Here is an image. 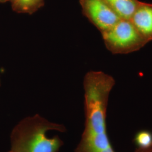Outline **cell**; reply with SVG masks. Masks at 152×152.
<instances>
[{
    "mask_svg": "<svg viewBox=\"0 0 152 152\" xmlns=\"http://www.w3.org/2000/svg\"><path fill=\"white\" fill-rule=\"evenodd\" d=\"M79 2L83 15L101 33L113 27L121 19L103 0H79Z\"/></svg>",
    "mask_w": 152,
    "mask_h": 152,
    "instance_id": "277c9868",
    "label": "cell"
},
{
    "mask_svg": "<svg viewBox=\"0 0 152 152\" xmlns=\"http://www.w3.org/2000/svg\"><path fill=\"white\" fill-rule=\"evenodd\" d=\"M114 78L102 71H90L83 78L85 124L76 152H115L109 140L107 111Z\"/></svg>",
    "mask_w": 152,
    "mask_h": 152,
    "instance_id": "6da1fadb",
    "label": "cell"
},
{
    "mask_svg": "<svg viewBox=\"0 0 152 152\" xmlns=\"http://www.w3.org/2000/svg\"><path fill=\"white\" fill-rule=\"evenodd\" d=\"M131 21L148 42L152 41V4L140 1Z\"/></svg>",
    "mask_w": 152,
    "mask_h": 152,
    "instance_id": "5b68a950",
    "label": "cell"
},
{
    "mask_svg": "<svg viewBox=\"0 0 152 152\" xmlns=\"http://www.w3.org/2000/svg\"><path fill=\"white\" fill-rule=\"evenodd\" d=\"M135 152H152V145L151 146L145 149L137 148Z\"/></svg>",
    "mask_w": 152,
    "mask_h": 152,
    "instance_id": "9c48e42d",
    "label": "cell"
},
{
    "mask_svg": "<svg viewBox=\"0 0 152 152\" xmlns=\"http://www.w3.org/2000/svg\"><path fill=\"white\" fill-rule=\"evenodd\" d=\"M45 4V0H15L11 3L12 10L19 14L32 15Z\"/></svg>",
    "mask_w": 152,
    "mask_h": 152,
    "instance_id": "52a82bcc",
    "label": "cell"
},
{
    "mask_svg": "<svg viewBox=\"0 0 152 152\" xmlns=\"http://www.w3.org/2000/svg\"><path fill=\"white\" fill-rule=\"evenodd\" d=\"M14 1H15V0H0V3H1V4H4V3H6V2H11V3H12Z\"/></svg>",
    "mask_w": 152,
    "mask_h": 152,
    "instance_id": "30bf717a",
    "label": "cell"
},
{
    "mask_svg": "<svg viewBox=\"0 0 152 152\" xmlns=\"http://www.w3.org/2000/svg\"><path fill=\"white\" fill-rule=\"evenodd\" d=\"M12 152V151H10V152Z\"/></svg>",
    "mask_w": 152,
    "mask_h": 152,
    "instance_id": "8fae6325",
    "label": "cell"
},
{
    "mask_svg": "<svg viewBox=\"0 0 152 152\" xmlns=\"http://www.w3.org/2000/svg\"><path fill=\"white\" fill-rule=\"evenodd\" d=\"M65 132L63 125L51 122L39 114L22 120L12 131L11 151L14 152H58L63 142L58 136L49 138L48 131Z\"/></svg>",
    "mask_w": 152,
    "mask_h": 152,
    "instance_id": "7a4b0ae2",
    "label": "cell"
},
{
    "mask_svg": "<svg viewBox=\"0 0 152 152\" xmlns=\"http://www.w3.org/2000/svg\"><path fill=\"white\" fill-rule=\"evenodd\" d=\"M101 34L106 48L113 54H130L149 43L130 19H121L113 27Z\"/></svg>",
    "mask_w": 152,
    "mask_h": 152,
    "instance_id": "3957f363",
    "label": "cell"
},
{
    "mask_svg": "<svg viewBox=\"0 0 152 152\" xmlns=\"http://www.w3.org/2000/svg\"><path fill=\"white\" fill-rule=\"evenodd\" d=\"M121 19H130L140 1L139 0H103Z\"/></svg>",
    "mask_w": 152,
    "mask_h": 152,
    "instance_id": "8992f818",
    "label": "cell"
},
{
    "mask_svg": "<svg viewBox=\"0 0 152 152\" xmlns=\"http://www.w3.org/2000/svg\"><path fill=\"white\" fill-rule=\"evenodd\" d=\"M134 142L137 148H147L152 145V134L148 130L140 131L135 135Z\"/></svg>",
    "mask_w": 152,
    "mask_h": 152,
    "instance_id": "ba28073f",
    "label": "cell"
}]
</instances>
